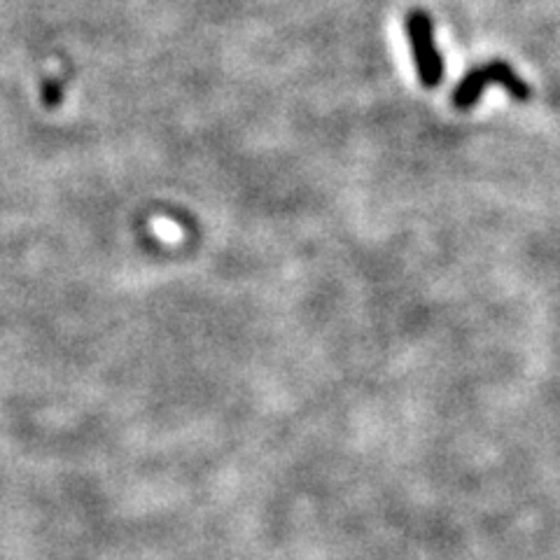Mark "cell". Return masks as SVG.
Instances as JSON below:
<instances>
[{
	"instance_id": "cell-1",
	"label": "cell",
	"mask_w": 560,
	"mask_h": 560,
	"mask_svg": "<svg viewBox=\"0 0 560 560\" xmlns=\"http://www.w3.org/2000/svg\"><path fill=\"white\" fill-rule=\"evenodd\" d=\"M490 84H500L516 101H528L530 98V87L523 82L521 75H516V70L507 61H488L479 68L469 70L458 82L453 91V105L458 110H469Z\"/></svg>"
},
{
	"instance_id": "cell-2",
	"label": "cell",
	"mask_w": 560,
	"mask_h": 560,
	"mask_svg": "<svg viewBox=\"0 0 560 560\" xmlns=\"http://www.w3.org/2000/svg\"><path fill=\"white\" fill-rule=\"evenodd\" d=\"M404 31L409 38L420 82L423 87L434 89L444 77V61H441L437 40H434L432 17L423 10H411L404 19Z\"/></svg>"
}]
</instances>
